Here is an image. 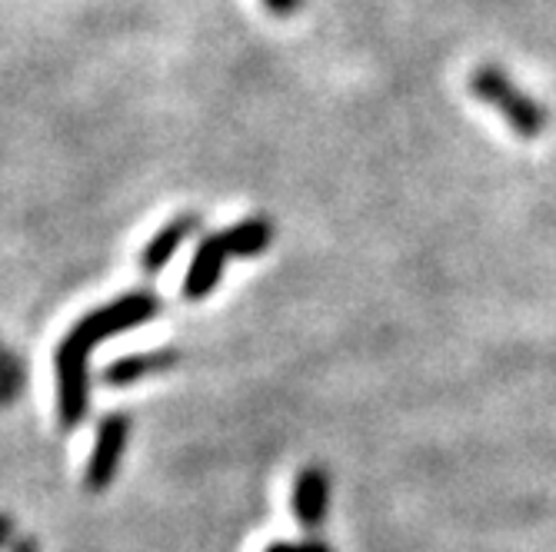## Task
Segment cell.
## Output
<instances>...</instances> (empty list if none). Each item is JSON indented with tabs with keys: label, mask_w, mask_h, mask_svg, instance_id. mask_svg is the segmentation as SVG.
I'll return each instance as SVG.
<instances>
[{
	"label": "cell",
	"mask_w": 556,
	"mask_h": 552,
	"mask_svg": "<svg viewBox=\"0 0 556 552\" xmlns=\"http://www.w3.org/2000/svg\"><path fill=\"white\" fill-rule=\"evenodd\" d=\"M330 506V476L320 466H307L293 483V516L303 529H320Z\"/></svg>",
	"instance_id": "5"
},
{
	"label": "cell",
	"mask_w": 556,
	"mask_h": 552,
	"mask_svg": "<svg viewBox=\"0 0 556 552\" xmlns=\"http://www.w3.org/2000/svg\"><path fill=\"white\" fill-rule=\"evenodd\" d=\"M227 243L224 233H211L200 240L197 254L190 260V270L184 277V296L187 299H204L217 290L220 277H224V264H227Z\"/></svg>",
	"instance_id": "4"
},
{
	"label": "cell",
	"mask_w": 556,
	"mask_h": 552,
	"mask_svg": "<svg viewBox=\"0 0 556 552\" xmlns=\"http://www.w3.org/2000/svg\"><path fill=\"white\" fill-rule=\"evenodd\" d=\"M14 536V519L8 513H0V549H4Z\"/></svg>",
	"instance_id": "12"
},
{
	"label": "cell",
	"mask_w": 556,
	"mask_h": 552,
	"mask_svg": "<svg viewBox=\"0 0 556 552\" xmlns=\"http://www.w3.org/2000/svg\"><path fill=\"white\" fill-rule=\"evenodd\" d=\"M267 11L277 14V17H293L300 8H303V0H264Z\"/></svg>",
	"instance_id": "11"
},
{
	"label": "cell",
	"mask_w": 556,
	"mask_h": 552,
	"mask_svg": "<svg viewBox=\"0 0 556 552\" xmlns=\"http://www.w3.org/2000/svg\"><path fill=\"white\" fill-rule=\"evenodd\" d=\"M227 254L233 257H261L267 254V246L274 243V223L267 217H250L224 233Z\"/></svg>",
	"instance_id": "8"
},
{
	"label": "cell",
	"mask_w": 556,
	"mask_h": 552,
	"mask_svg": "<svg viewBox=\"0 0 556 552\" xmlns=\"http://www.w3.org/2000/svg\"><path fill=\"white\" fill-rule=\"evenodd\" d=\"M161 313V299L147 290L124 293L114 304L100 307L87 313L61 343L58 349V413L61 426L74 429L90 407V393H87V357L100 339H111L117 333H127L147 320H154Z\"/></svg>",
	"instance_id": "1"
},
{
	"label": "cell",
	"mask_w": 556,
	"mask_h": 552,
	"mask_svg": "<svg viewBox=\"0 0 556 552\" xmlns=\"http://www.w3.org/2000/svg\"><path fill=\"white\" fill-rule=\"evenodd\" d=\"M467 87L477 100H483L490 111H496L503 120H507V127L520 140H536L549 127V111L496 64H480L470 74Z\"/></svg>",
	"instance_id": "2"
},
{
	"label": "cell",
	"mask_w": 556,
	"mask_h": 552,
	"mask_svg": "<svg viewBox=\"0 0 556 552\" xmlns=\"http://www.w3.org/2000/svg\"><path fill=\"white\" fill-rule=\"evenodd\" d=\"M197 227H200V217H197V214H180V217H174L154 240H150V243L143 246V257H140L143 273H150V277L161 273V270L170 264V257L184 246V240H187L190 233H197Z\"/></svg>",
	"instance_id": "6"
},
{
	"label": "cell",
	"mask_w": 556,
	"mask_h": 552,
	"mask_svg": "<svg viewBox=\"0 0 556 552\" xmlns=\"http://www.w3.org/2000/svg\"><path fill=\"white\" fill-rule=\"evenodd\" d=\"M11 552H40V545H37L34 536H17L14 545H11Z\"/></svg>",
	"instance_id": "13"
},
{
	"label": "cell",
	"mask_w": 556,
	"mask_h": 552,
	"mask_svg": "<svg viewBox=\"0 0 556 552\" xmlns=\"http://www.w3.org/2000/svg\"><path fill=\"white\" fill-rule=\"evenodd\" d=\"M267 552H330L324 542L311 539V542H274L267 545Z\"/></svg>",
	"instance_id": "10"
},
{
	"label": "cell",
	"mask_w": 556,
	"mask_h": 552,
	"mask_svg": "<svg viewBox=\"0 0 556 552\" xmlns=\"http://www.w3.org/2000/svg\"><path fill=\"white\" fill-rule=\"evenodd\" d=\"M180 363V354L177 349H157V354H137V357H124V360H114L108 370H104V383L108 386H134L147 376L154 373H167Z\"/></svg>",
	"instance_id": "7"
},
{
	"label": "cell",
	"mask_w": 556,
	"mask_h": 552,
	"mask_svg": "<svg viewBox=\"0 0 556 552\" xmlns=\"http://www.w3.org/2000/svg\"><path fill=\"white\" fill-rule=\"evenodd\" d=\"M127 439H130V416H124V413H114L97 426L93 453L87 463V476H84L90 492H104L114 483Z\"/></svg>",
	"instance_id": "3"
},
{
	"label": "cell",
	"mask_w": 556,
	"mask_h": 552,
	"mask_svg": "<svg viewBox=\"0 0 556 552\" xmlns=\"http://www.w3.org/2000/svg\"><path fill=\"white\" fill-rule=\"evenodd\" d=\"M24 386V363L0 343V407H11Z\"/></svg>",
	"instance_id": "9"
}]
</instances>
